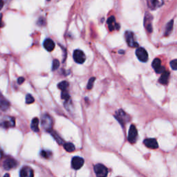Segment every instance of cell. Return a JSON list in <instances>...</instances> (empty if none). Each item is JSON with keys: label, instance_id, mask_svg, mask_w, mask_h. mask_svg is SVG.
I'll list each match as a JSON object with an SVG mask.
<instances>
[{"label": "cell", "instance_id": "cell-14", "mask_svg": "<svg viewBox=\"0 0 177 177\" xmlns=\"http://www.w3.org/2000/svg\"><path fill=\"white\" fill-rule=\"evenodd\" d=\"M143 142L145 145V146L150 149H155L158 148V142L155 138H147Z\"/></svg>", "mask_w": 177, "mask_h": 177}, {"label": "cell", "instance_id": "cell-19", "mask_svg": "<svg viewBox=\"0 0 177 177\" xmlns=\"http://www.w3.org/2000/svg\"><path fill=\"white\" fill-rule=\"evenodd\" d=\"M10 107V103L9 101L4 98H2L0 99V109L2 111H6L9 109Z\"/></svg>", "mask_w": 177, "mask_h": 177}, {"label": "cell", "instance_id": "cell-15", "mask_svg": "<svg viewBox=\"0 0 177 177\" xmlns=\"http://www.w3.org/2000/svg\"><path fill=\"white\" fill-rule=\"evenodd\" d=\"M164 0H148V6L151 9H157L163 6Z\"/></svg>", "mask_w": 177, "mask_h": 177}, {"label": "cell", "instance_id": "cell-12", "mask_svg": "<svg viewBox=\"0 0 177 177\" xmlns=\"http://www.w3.org/2000/svg\"><path fill=\"white\" fill-rule=\"evenodd\" d=\"M152 67L157 73H162L165 71V68L161 67V61L158 58H156L152 62Z\"/></svg>", "mask_w": 177, "mask_h": 177}, {"label": "cell", "instance_id": "cell-17", "mask_svg": "<svg viewBox=\"0 0 177 177\" xmlns=\"http://www.w3.org/2000/svg\"><path fill=\"white\" fill-rule=\"evenodd\" d=\"M44 47L47 51H52L55 49V43L51 39H46L44 42Z\"/></svg>", "mask_w": 177, "mask_h": 177}, {"label": "cell", "instance_id": "cell-24", "mask_svg": "<svg viewBox=\"0 0 177 177\" xmlns=\"http://www.w3.org/2000/svg\"><path fill=\"white\" fill-rule=\"evenodd\" d=\"M35 101V99L34 98L31 96V94H27L26 97V104H31V103L34 102Z\"/></svg>", "mask_w": 177, "mask_h": 177}, {"label": "cell", "instance_id": "cell-22", "mask_svg": "<svg viewBox=\"0 0 177 177\" xmlns=\"http://www.w3.org/2000/svg\"><path fill=\"white\" fill-rule=\"evenodd\" d=\"M64 148L68 152H72L75 150V146L71 142H67L64 144Z\"/></svg>", "mask_w": 177, "mask_h": 177}, {"label": "cell", "instance_id": "cell-25", "mask_svg": "<svg viewBox=\"0 0 177 177\" xmlns=\"http://www.w3.org/2000/svg\"><path fill=\"white\" fill-rule=\"evenodd\" d=\"M96 80V78L94 77H92L90 79H89V80L88 82V84H87V89H91L92 87L94 86V81Z\"/></svg>", "mask_w": 177, "mask_h": 177}, {"label": "cell", "instance_id": "cell-26", "mask_svg": "<svg viewBox=\"0 0 177 177\" xmlns=\"http://www.w3.org/2000/svg\"><path fill=\"white\" fill-rule=\"evenodd\" d=\"M60 66V62L58 61L57 60H54L53 62V71L56 70L57 68L59 67Z\"/></svg>", "mask_w": 177, "mask_h": 177}, {"label": "cell", "instance_id": "cell-33", "mask_svg": "<svg viewBox=\"0 0 177 177\" xmlns=\"http://www.w3.org/2000/svg\"><path fill=\"white\" fill-rule=\"evenodd\" d=\"M2 155V150H1V149H0V157H1Z\"/></svg>", "mask_w": 177, "mask_h": 177}, {"label": "cell", "instance_id": "cell-28", "mask_svg": "<svg viewBox=\"0 0 177 177\" xmlns=\"http://www.w3.org/2000/svg\"><path fill=\"white\" fill-rule=\"evenodd\" d=\"M170 66L173 70L176 71L177 69V60H174L170 62Z\"/></svg>", "mask_w": 177, "mask_h": 177}, {"label": "cell", "instance_id": "cell-11", "mask_svg": "<svg viewBox=\"0 0 177 177\" xmlns=\"http://www.w3.org/2000/svg\"><path fill=\"white\" fill-rule=\"evenodd\" d=\"M128 118L129 116L127 115L123 110H119V112H117L116 116V118L119 121L121 125H124V124L127 122L129 120L127 119Z\"/></svg>", "mask_w": 177, "mask_h": 177}, {"label": "cell", "instance_id": "cell-31", "mask_svg": "<svg viewBox=\"0 0 177 177\" xmlns=\"http://www.w3.org/2000/svg\"><path fill=\"white\" fill-rule=\"evenodd\" d=\"M4 3H5L4 0H0V10H1L2 8H3Z\"/></svg>", "mask_w": 177, "mask_h": 177}, {"label": "cell", "instance_id": "cell-5", "mask_svg": "<svg viewBox=\"0 0 177 177\" xmlns=\"http://www.w3.org/2000/svg\"><path fill=\"white\" fill-rule=\"evenodd\" d=\"M137 137H138V132H137V129L136 128L135 125H131L130 126L128 134V141L131 143H134L136 142L137 140Z\"/></svg>", "mask_w": 177, "mask_h": 177}, {"label": "cell", "instance_id": "cell-32", "mask_svg": "<svg viewBox=\"0 0 177 177\" xmlns=\"http://www.w3.org/2000/svg\"><path fill=\"white\" fill-rule=\"evenodd\" d=\"M2 15H0V27L2 26Z\"/></svg>", "mask_w": 177, "mask_h": 177}, {"label": "cell", "instance_id": "cell-16", "mask_svg": "<svg viewBox=\"0 0 177 177\" xmlns=\"http://www.w3.org/2000/svg\"><path fill=\"white\" fill-rule=\"evenodd\" d=\"M107 24L110 31H113L116 28L119 29V25L116 23L115 17L113 16H111L109 17V19L107 20Z\"/></svg>", "mask_w": 177, "mask_h": 177}, {"label": "cell", "instance_id": "cell-27", "mask_svg": "<svg viewBox=\"0 0 177 177\" xmlns=\"http://www.w3.org/2000/svg\"><path fill=\"white\" fill-rule=\"evenodd\" d=\"M61 97H62V99H65L66 100H67L69 99L70 96H69V94L67 93V91H62V93L61 94Z\"/></svg>", "mask_w": 177, "mask_h": 177}, {"label": "cell", "instance_id": "cell-3", "mask_svg": "<svg viewBox=\"0 0 177 177\" xmlns=\"http://www.w3.org/2000/svg\"><path fill=\"white\" fill-rule=\"evenodd\" d=\"M94 171L97 176L105 177L108 174L107 168L102 164H97L94 166Z\"/></svg>", "mask_w": 177, "mask_h": 177}, {"label": "cell", "instance_id": "cell-34", "mask_svg": "<svg viewBox=\"0 0 177 177\" xmlns=\"http://www.w3.org/2000/svg\"><path fill=\"white\" fill-rule=\"evenodd\" d=\"M47 1H50V0H47Z\"/></svg>", "mask_w": 177, "mask_h": 177}, {"label": "cell", "instance_id": "cell-9", "mask_svg": "<svg viewBox=\"0 0 177 177\" xmlns=\"http://www.w3.org/2000/svg\"><path fill=\"white\" fill-rule=\"evenodd\" d=\"M84 159L83 158L79 157H75L71 160V166L75 170H79L84 165Z\"/></svg>", "mask_w": 177, "mask_h": 177}, {"label": "cell", "instance_id": "cell-8", "mask_svg": "<svg viewBox=\"0 0 177 177\" xmlns=\"http://www.w3.org/2000/svg\"><path fill=\"white\" fill-rule=\"evenodd\" d=\"M152 15L148 13H146L144 19V25L149 33H151L152 31Z\"/></svg>", "mask_w": 177, "mask_h": 177}, {"label": "cell", "instance_id": "cell-23", "mask_svg": "<svg viewBox=\"0 0 177 177\" xmlns=\"http://www.w3.org/2000/svg\"><path fill=\"white\" fill-rule=\"evenodd\" d=\"M68 87V83L67 81H62L58 84V88L61 91H67Z\"/></svg>", "mask_w": 177, "mask_h": 177}, {"label": "cell", "instance_id": "cell-30", "mask_svg": "<svg viewBox=\"0 0 177 177\" xmlns=\"http://www.w3.org/2000/svg\"><path fill=\"white\" fill-rule=\"evenodd\" d=\"M24 80H25V79L23 77H20V78H18V80H17V83H18V84H22V83H24Z\"/></svg>", "mask_w": 177, "mask_h": 177}, {"label": "cell", "instance_id": "cell-29", "mask_svg": "<svg viewBox=\"0 0 177 177\" xmlns=\"http://www.w3.org/2000/svg\"><path fill=\"white\" fill-rule=\"evenodd\" d=\"M49 154H50V153L49 152H46V151H42L41 152L42 157H43L44 158H46L49 157Z\"/></svg>", "mask_w": 177, "mask_h": 177}, {"label": "cell", "instance_id": "cell-10", "mask_svg": "<svg viewBox=\"0 0 177 177\" xmlns=\"http://www.w3.org/2000/svg\"><path fill=\"white\" fill-rule=\"evenodd\" d=\"M52 119L49 115H44L42 118V125L43 127L46 129V130H49L52 127Z\"/></svg>", "mask_w": 177, "mask_h": 177}, {"label": "cell", "instance_id": "cell-13", "mask_svg": "<svg viewBox=\"0 0 177 177\" xmlns=\"http://www.w3.org/2000/svg\"><path fill=\"white\" fill-rule=\"evenodd\" d=\"M20 175L21 177H33L34 176L33 170L28 166H25L21 169Z\"/></svg>", "mask_w": 177, "mask_h": 177}, {"label": "cell", "instance_id": "cell-20", "mask_svg": "<svg viewBox=\"0 0 177 177\" xmlns=\"http://www.w3.org/2000/svg\"><path fill=\"white\" fill-rule=\"evenodd\" d=\"M39 120L38 118H35L32 120V122H31V127L32 129V130L35 132H38L39 131Z\"/></svg>", "mask_w": 177, "mask_h": 177}, {"label": "cell", "instance_id": "cell-2", "mask_svg": "<svg viewBox=\"0 0 177 177\" xmlns=\"http://www.w3.org/2000/svg\"><path fill=\"white\" fill-rule=\"evenodd\" d=\"M17 162L15 160L14 158L11 157H6L3 160V163H2V166L4 170H10L11 169L16 168L17 166Z\"/></svg>", "mask_w": 177, "mask_h": 177}, {"label": "cell", "instance_id": "cell-21", "mask_svg": "<svg viewBox=\"0 0 177 177\" xmlns=\"http://www.w3.org/2000/svg\"><path fill=\"white\" fill-rule=\"evenodd\" d=\"M173 24H174V21L171 20L170 22L168 24L167 26H166L165 32V35L166 36H168L171 33V31H172V29H173Z\"/></svg>", "mask_w": 177, "mask_h": 177}, {"label": "cell", "instance_id": "cell-4", "mask_svg": "<svg viewBox=\"0 0 177 177\" xmlns=\"http://www.w3.org/2000/svg\"><path fill=\"white\" fill-rule=\"evenodd\" d=\"M136 55L141 62H146L148 60V54L144 48L140 47V48L137 49L136 51Z\"/></svg>", "mask_w": 177, "mask_h": 177}, {"label": "cell", "instance_id": "cell-6", "mask_svg": "<svg viewBox=\"0 0 177 177\" xmlns=\"http://www.w3.org/2000/svg\"><path fill=\"white\" fill-rule=\"evenodd\" d=\"M125 36L127 43L129 46L132 47V48H135V47L138 46V44L134 40L133 33L131 32V31H126Z\"/></svg>", "mask_w": 177, "mask_h": 177}, {"label": "cell", "instance_id": "cell-18", "mask_svg": "<svg viewBox=\"0 0 177 177\" xmlns=\"http://www.w3.org/2000/svg\"><path fill=\"white\" fill-rule=\"evenodd\" d=\"M169 77H170V73L168 71H164L162 73V75H161L160 78L159 79V83L163 84H166L168 83V80H169Z\"/></svg>", "mask_w": 177, "mask_h": 177}, {"label": "cell", "instance_id": "cell-1", "mask_svg": "<svg viewBox=\"0 0 177 177\" xmlns=\"http://www.w3.org/2000/svg\"><path fill=\"white\" fill-rule=\"evenodd\" d=\"M15 125V118L10 116H5L0 119V126L3 127L4 128L13 127Z\"/></svg>", "mask_w": 177, "mask_h": 177}, {"label": "cell", "instance_id": "cell-7", "mask_svg": "<svg viewBox=\"0 0 177 177\" xmlns=\"http://www.w3.org/2000/svg\"><path fill=\"white\" fill-rule=\"evenodd\" d=\"M73 59L78 64H83L85 61L86 56L83 51L77 49L73 52Z\"/></svg>", "mask_w": 177, "mask_h": 177}]
</instances>
